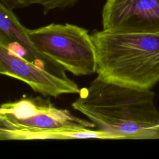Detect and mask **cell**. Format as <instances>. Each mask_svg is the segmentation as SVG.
<instances>
[{"label":"cell","instance_id":"cell-1","mask_svg":"<svg viewBox=\"0 0 159 159\" xmlns=\"http://www.w3.org/2000/svg\"><path fill=\"white\" fill-rule=\"evenodd\" d=\"M71 103L96 128L117 140L159 139V111L150 89L122 86L98 76Z\"/></svg>","mask_w":159,"mask_h":159},{"label":"cell","instance_id":"cell-2","mask_svg":"<svg viewBox=\"0 0 159 159\" xmlns=\"http://www.w3.org/2000/svg\"><path fill=\"white\" fill-rule=\"evenodd\" d=\"M98 77L108 82L150 89L159 81V32L95 30Z\"/></svg>","mask_w":159,"mask_h":159},{"label":"cell","instance_id":"cell-3","mask_svg":"<svg viewBox=\"0 0 159 159\" xmlns=\"http://www.w3.org/2000/svg\"><path fill=\"white\" fill-rule=\"evenodd\" d=\"M44 97V96H43ZM24 97L0 107L1 140L91 139L90 120L56 107L50 99Z\"/></svg>","mask_w":159,"mask_h":159},{"label":"cell","instance_id":"cell-4","mask_svg":"<svg viewBox=\"0 0 159 159\" xmlns=\"http://www.w3.org/2000/svg\"><path fill=\"white\" fill-rule=\"evenodd\" d=\"M34 45L43 55L75 76L96 73L97 61L91 34L80 26L52 23L29 29Z\"/></svg>","mask_w":159,"mask_h":159},{"label":"cell","instance_id":"cell-5","mask_svg":"<svg viewBox=\"0 0 159 159\" xmlns=\"http://www.w3.org/2000/svg\"><path fill=\"white\" fill-rule=\"evenodd\" d=\"M0 73L21 81L44 97L79 94L81 89L73 81L54 75L32 63L7 44L0 42Z\"/></svg>","mask_w":159,"mask_h":159},{"label":"cell","instance_id":"cell-6","mask_svg":"<svg viewBox=\"0 0 159 159\" xmlns=\"http://www.w3.org/2000/svg\"><path fill=\"white\" fill-rule=\"evenodd\" d=\"M102 29L159 32V0H106Z\"/></svg>","mask_w":159,"mask_h":159},{"label":"cell","instance_id":"cell-7","mask_svg":"<svg viewBox=\"0 0 159 159\" xmlns=\"http://www.w3.org/2000/svg\"><path fill=\"white\" fill-rule=\"evenodd\" d=\"M0 40L19 45L24 58L50 73L68 78L66 70L54 60L43 55L34 45L26 29L19 20L13 10L0 3Z\"/></svg>","mask_w":159,"mask_h":159},{"label":"cell","instance_id":"cell-8","mask_svg":"<svg viewBox=\"0 0 159 159\" xmlns=\"http://www.w3.org/2000/svg\"><path fill=\"white\" fill-rule=\"evenodd\" d=\"M80 0H0L11 9L27 7L32 5H39L43 9L44 14L55 9H63L74 6Z\"/></svg>","mask_w":159,"mask_h":159}]
</instances>
